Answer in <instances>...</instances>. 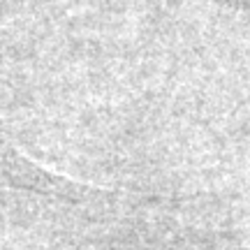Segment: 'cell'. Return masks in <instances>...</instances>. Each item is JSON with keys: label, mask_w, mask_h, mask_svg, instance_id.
<instances>
[{"label": "cell", "mask_w": 250, "mask_h": 250, "mask_svg": "<svg viewBox=\"0 0 250 250\" xmlns=\"http://www.w3.org/2000/svg\"><path fill=\"white\" fill-rule=\"evenodd\" d=\"M0 186L42 192V195H58L67 199H83L98 190L90 183L70 179L67 174H61L37 162L2 130H0Z\"/></svg>", "instance_id": "obj_1"}]
</instances>
